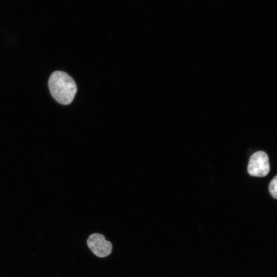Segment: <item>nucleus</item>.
I'll list each match as a JSON object with an SVG mask.
<instances>
[{
  "label": "nucleus",
  "mask_w": 277,
  "mask_h": 277,
  "mask_svg": "<svg viewBox=\"0 0 277 277\" xmlns=\"http://www.w3.org/2000/svg\"><path fill=\"white\" fill-rule=\"evenodd\" d=\"M247 170L248 173L253 176L267 175L270 171L267 154L263 151H258L252 154L249 161Z\"/></svg>",
  "instance_id": "obj_2"
},
{
  "label": "nucleus",
  "mask_w": 277,
  "mask_h": 277,
  "mask_svg": "<svg viewBox=\"0 0 277 277\" xmlns=\"http://www.w3.org/2000/svg\"><path fill=\"white\" fill-rule=\"evenodd\" d=\"M87 243L89 249L98 257L107 256L112 251L111 243L106 240L105 236L102 234L95 233L90 235Z\"/></svg>",
  "instance_id": "obj_3"
},
{
  "label": "nucleus",
  "mask_w": 277,
  "mask_h": 277,
  "mask_svg": "<svg viewBox=\"0 0 277 277\" xmlns=\"http://www.w3.org/2000/svg\"><path fill=\"white\" fill-rule=\"evenodd\" d=\"M269 191L272 196L277 199V176L275 175L271 181L269 185Z\"/></svg>",
  "instance_id": "obj_4"
},
{
  "label": "nucleus",
  "mask_w": 277,
  "mask_h": 277,
  "mask_svg": "<svg viewBox=\"0 0 277 277\" xmlns=\"http://www.w3.org/2000/svg\"><path fill=\"white\" fill-rule=\"evenodd\" d=\"M48 87L52 96L62 105L70 104L77 91L73 79L62 71H55L51 73L48 80Z\"/></svg>",
  "instance_id": "obj_1"
}]
</instances>
